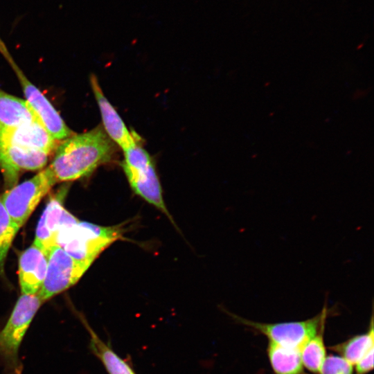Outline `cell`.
Wrapping results in <instances>:
<instances>
[{
    "label": "cell",
    "instance_id": "5b68a950",
    "mask_svg": "<svg viewBox=\"0 0 374 374\" xmlns=\"http://www.w3.org/2000/svg\"><path fill=\"white\" fill-rule=\"evenodd\" d=\"M57 183L47 166L33 177L6 189L0 199L12 220L21 228Z\"/></svg>",
    "mask_w": 374,
    "mask_h": 374
},
{
    "label": "cell",
    "instance_id": "30bf717a",
    "mask_svg": "<svg viewBox=\"0 0 374 374\" xmlns=\"http://www.w3.org/2000/svg\"><path fill=\"white\" fill-rule=\"evenodd\" d=\"M48 155L42 151L0 143V170L6 189L17 184L22 172L43 169Z\"/></svg>",
    "mask_w": 374,
    "mask_h": 374
},
{
    "label": "cell",
    "instance_id": "2e32d148",
    "mask_svg": "<svg viewBox=\"0 0 374 374\" xmlns=\"http://www.w3.org/2000/svg\"><path fill=\"white\" fill-rule=\"evenodd\" d=\"M267 354L274 374H303L300 350L269 341Z\"/></svg>",
    "mask_w": 374,
    "mask_h": 374
},
{
    "label": "cell",
    "instance_id": "277c9868",
    "mask_svg": "<svg viewBox=\"0 0 374 374\" xmlns=\"http://www.w3.org/2000/svg\"><path fill=\"white\" fill-rule=\"evenodd\" d=\"M123 152L121 166L132 190L173 222L163 200V190L152 157L141 145V142Z\"/></svg>",
    "mask_w": 374,
    "mask_h": 374
},
{
    "label": "cell",
    "instance_id": "ffe728a7",
    "mask_svg": "<svg viewBox=\"0 0 374 374\" xmlns=\"http://www.w3.org/2000/svg\"><path fill=\"white\" fill-rule=\"evenodd\" d=\"M353 366L343 357L330 355L326 357L319 374H353Z\"/></svg>",
    "mask_w": 374,
    "mask_h": 374
},
{
    "label": "cell",
    "instance_id": "3957f363",
    "mask_svg": "<svg viewBox=\"0 0 374 374\" xmlns=\"http://www.w3.org/2000/svg\"><path fill=\"white\" fill-rule=\"evenodd\" d=\"M125 231L123 224L105 226L79 220L60 231L56 245L74 258L91 265Z\"/></svg>",
    "mask_w": 374,
    "mask_h": 374
},
{
    "label": "cell",
    "instance_id": "7c38bea8",
    "mask_svg": "<svg viewBox=\"0 0 374 374\" xmlns=\"http://www.w3.org/2000/svg\"><path fill=\"white\" fill-rule=\"evenodd\" d=\"M48 253L33 242L20 253L18 275L21 294L35 295L39 291L46 276Z\"/></svg>",
    "mask_w": 374,
    "mask_h": 374
},
{
    "label": "cell",
    "instance_id": "5bb4252c",
    "mask_svg": "<svg viewBox=\"0 0 374 374\" xmlns=\"http://www.w3.org/2000/svg\"><path fill=\"white\" fill-rule=\"evenodd\" d=\"M37 120L27 101L0 89V131ZM38 121V120H37Z\"/></svg>",
    "mask_w": 374,
    "mask_h": 374
},
{
    "label": "cell",
    "instance_id": "4fadbf2b",
    "mask_svg": "<svg viewBox=\"0 0 374 374\" xmlns=\"http://www.w3.org/2000/svg\"><path fill=\"white\" fill-rule=\"evenodd\" d=\"M0 143L42 151L48 154L55 151L57 145V141L37 120L0 131Z\"/></svg>",
    "mask_w": 374,
    "mask_h": 374
},
{
    "label": "cell",
    "instance_id": "8fae6325",
    "mask_svg": "<svg viewBox=\"0 0 374 374\" xmlns=\"http://www.w3.org/2000/svg\"><path fill=\"white\" fill-rule=\"evenodd\" d=\"M90 82L102 116L103 129L109 139L123 151L140 143V136L130 132L115 108L106 98L93 74L90 76Z\"/></svg>",
    "mask_w": 374,
    "mask_h": 374
},
{
    "label": "cell",
    "instance_id": "6da1fadb",
    "mask_svg": "<svg viewBox=\"0 0 374 374\" xmlns=\"http://www.w3.org/2000/svg\"><path fill=\"white\" fill-rule=\"evenodd\" d=\"M114 142L101 126L61 141L48 166L57 182H70L93 173L110 161L115 153Z\"/></svg>",
    "mask_w": 374,
    "mask_h": 374
},
{
    "label": "cell",
    "instance_id": "ac0fdd59",
    "mask_svg": "<svg viewBox=\"0 0 374 374\" xmlns=\"http://www.w3.org/2000/svg\"><path fill=\"white\" fill-rule=\"evenodd\" d=\"M324 328L325 324L300 350L303 367L314 373L319 374L321 366L326 357V350L323 340Z\"/></svg>",
    "mask_w": 374,
    "mask_h": 374
},
{
    "label": "cell",
    "instance_id": "52a82bcc",
    "mask_svg": "<svg viewBox=\"0 0 374 374\" xmlns=\"http://www.w3.org/2000/svg\"><path fill=\"white\" fill-rule=\"evenodd\" d=\"M91 265L74 258L57 245L48 253L46 276L37 295L44 303L74 285Z\"/></svg>",
    "mask_w": 374,
    "mask_h": 374
},
{
    "label": "cell",
    "instance_id": "9a60e30c",
    "mask_svg": "<svg viewBox=\"0 0 374 374\" xmlns=\"http://www.w3.org/2000/svg\"><path fill=\"white\" fill-rule=\"evenodd\" d=\"M82 321L89 335V348L103 363L108 374H136L129 364L99 337L85 319Z\"/></svg>",
    "mask_w": 374,
    "mask_h": 374
},
{
    "label": "cell",
    "instance_id": "7a4b0ae2",
    "mask_svg": "<svg viewBox=\"0 0 374 374\" xmlns=\"http://www.w3.org/2000/svg\"><path fill=\"white\" fill-rule=\"evenodd\" d=\"M43 303L39 296L21 294L9 319L0 330V366L3 374H21L24 368L19 353L21 342Z\"/></svg>",
    "mask_w": 374,
    "mask_h": 374
},
{
    "label": "cell",
    "instance_id": "ba28073f",
    "mask_svg": "<svg viewBox=\"0 0 374 374\" xmlns=\"http://www.w3.org/2000/svg\"><path fill=\"white\" fill-rule=\"evenodd\" d=\"M70 184V182H64L50 196L36 228L33 243L48 252L52 247L56 245L60 231L79 221L64 207Z\"/></svg>",
    "mask_w": 374,
    "mask_h": 374
},
{
    "label": "cell",
    "instance_id": "8992f818",
    "mask_svg": "<svg viewBox=\"0 0 374 374\" xmlns=\"http://www.w3.org/2000/svg\"><path fill=\"white\" fill-rule=\"evenodd\" d=\"M329 312L326 305L321 312L313 318L301 321L266 323L251 321L230 314L238 322L251 327L265 335L269 341L276 344L301 350L325 324Z\"/></svg>",
    "mask_w": 374,
    "mask_h": 374
},
{
    "label": "cell",
    "instance_id": "d6986e66",
    "mask_svg": "<svg viewBox=\"0 0 374 374\" xmlns=\"http://www.w3.org/2000/svg\"><path fill=\"white\" fill-rule=\"evenodd\" d=\"M12 220L0 199V275L4 276V265L9 249L19 230Z\"/></svg>",
    "mask_w": 374,
    "mask_h": 374
},
{
    "label": "cell",
    "instance_id": "7402d4cb",
    "mask_svg": "<svg viewBox=\"0 0 374 374\" xmlns=\"http://www.w3.org/2000/svg\"><path fill=\"white\" fill-rule=\"evenodd\" d=\"M0 52L3 55V56L9 60L12 57L10 55L9 52L8 51L6 46L0 39Z\"/></svg>",
    "mask_w": 374,
    "mask_h": 374
},
{
    "label": "cell",
    "instance_id": "e0dca14e",
    "mask_svg": "<svg viewBox=\"0 0 374 374\" xmlns=\"http://www.w3.org/2000/svg\"><path fill=\"white\" fill-rule=\"evenodd\" d=\"M374 348L373 317H371L367 332L355 335L348 340L330 347L352 365H355L366 353Z\"/></svg>",
    "mask_w": 374,
    "mask_h": 374
},
{
    "label": "cell",
    "instance_id": "9c48e42d",
    "mask_svg": "<svg viewBox=\"0 0 374 374\" xmlns=\"http://www.w3.org/2000/svg\"><path fill=\"white\" fill-rule=\"evenodd\" d=\"M8 62L19 79L25 95V100L38 121L51 136L57 141H61L72 136L74 133L67 127L60 114L40 90L29 81L12 58L10 59Z\"/></svg>",
    "mask_w": 374,
    "mask_h": 374
},
{
    "label": "cell",
    "instance_id": "603a6c76",
    "mask_svg": "<svg viewBox=\"0 0 374 374\" xmlns=\"http://www.w3.org/2000/svg\"><path fill=\"white\" fill-rule=\"evenodd\" d=\"M366 91H357L354 94V99H359V98L363 97L365 94H366Z\"/></svg>",
    "mask_w": 374,
    "mask_h": 374
},
{
    "label": "cell",
    "instance_id": "44dd1931",
    "mask_svg": "<svg viewBox=\"0 0 374 374\" xmlns=\"http://www.w3.org/2000/svg\"><path fill=\"white\" fill-rule=\"evenodd\" d=\"M373 348L355 364L356 374H366L373 368Z\"/></svg>",
    "mask_w": 374,
    "mask_h": 374
}]
</instances>
